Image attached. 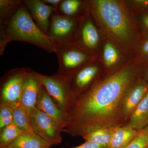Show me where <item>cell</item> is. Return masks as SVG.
I'll list each match as a JSON object with an SVG mask.
<instances>
[{"mask_svg": "<svg viewBox=\"0 0 148 148\" xmlns=\"http://www.w3.org/2000/svg\"><path fill=\"white\" fill-rule=\"evenodd\" d=\"M136 75L135 69L126 67L93 85L69 108L61 130L83 138L99 130L122 126V98Z\"/></svg>", "mask_w": 148, "mask_h": 148, "instance_id": "1", "label": "cell"}, {"mask_svg": "<svg viewBox=\"0 0 148 148\" xmlns=\"http://www.w3.org/2000/svg\"><path fill=\"white\" fill-rule=\"evenodd\" d=\"M14 41L29 43L49 53L55 52V46L37 26L23 1L12 17L0 25L1 56Z\"/></svg>", "mask_w": 148, "mask_h": 148, "instance_id": "2", "label": "cell"}, {"mask_svg": "<svg viewBox=\"0 0 148 148\" xmlns=\"http://www.w3.org/2000/svg\"><path fill=\"white\" fill-rule=\"evenodd\" d=\"M88 8L99 23L115 40L129 45L134 38V27L123 4L114 0L86 1Z\"/></svg>", "mask_w": 148, "mask_h": 148, "instance_id": "3", "label": "cell"}, {"mask_svg": "<svg viewBox=\"0 0 148 148\" xmlns=\"http://www.w3.org/2000/svg\"><path fill=\"white\" fill-rule=\"evenodd\" d=\"M58 61L56 75L67 77L88 63L89 56L76 42L56 46Z\"/></svg>", "mask_w": 148, "mask_h": 148, "instance_id": "4", "label": "cell"}, {"mask_svg": "<svg viewBox=\"0 0 148 148\" xmlns=\"http://www.w3.org/2000/svg\"><path fill=\"white\" fill-rule=\"evenodd\" d=\"M79 21L54 12L51 18L47 36L54 45L76 42Z\"/></svg>", "mask_w": 148, "mask_h": 148, "instance_id": "5", "label": "cell"}, {"mask_svg": "<svg viewBox=\"0 0 148 148\" xmlns=\"http://www.w3.org/2000/svg\"><path fill=\"white\" fill-rule=\"evenodd\" d=\"M38 75L43 85L51 97L56 101L65 116L70 106V101L73 99L74 95L67 77L56 75L51 76L38 73Z\"/></svg>", "mask_w": 148, "mask_h": 148, "instance_id": "6", "label": "cell"}, {"mask_svg": "<svg viewBox=\"0 0 148 148\" xmlns=\"http://www.w3.org/2000/svg\"><path fill=\"white\" fill-rule=\"evenodd\" d=\"M28 115L32 128L41 138L51 145L61 143V130L50 116L36 107Z\"/></svg>", "mask_w": 148, "mask_h": 148, "instance_id": "7", "label": "cell"}, {"mask_svg": "<svg viewBox=\"0 0 148 148\" xmlns=\"http://www.w3.org/2000/svg\"><path fill=\"white\" fill-rule=\"evenodd\" d=\"M27 69L18 68L8 72L4 77L1 96L4 103L8 105L21 106V95Z\"/></svg>", "mask_w": 148, "mask_h": 148, "instance_id": "8", "label": "cell"}, {"mask_svg": "<svg viewBox=\"0 0 148 148\" xmlns=\"http://www.w3.org/2000/svg\"><path fill=\"white\" fill-rule=\"evenodd\" d=\"M134 81L127 88L122 98L120 114L123 125L148 93V84L145 80Z\"/></svg>", "mask_w": 148, "mask_h": 148, "instance_id": "9", "label": "cell"}, {"mask_svg": "<svg viewBox=\"0 0 148 148\" xmlns=\"http://www.w3.org/2000/svg\"><path fill=\"white\" fill-rule=\"evenodd\" d=\"M42 85L38 73L27 68L20 104L28 114L36 107L38 94Z\"/></svg>", "mask_w": 148, "mask_h": 148, "instance_id": "10", "label": "cell"}, {"mask_svg": "<svg viewBox=\"0 0 148 148\" xmlns=\"http://www.w3.org/2000/svg\"><path fill=\"white\" fill-rule=\"evenodd\" d=\"M22 1L37 26L47 36L51 18L55 12V8L44 3L41 0H24Z\"/></svg>", "mask_w": 148, "mask_h": 148, "instance_id": "11", "label": "cell"}, {"mask_svg": "<svg viewBox=\"0 0 148 148\" xmlns=\"http://www.w3.org/2000/svg\"><path fill=\"white\" fill-rule=\"evenodd\" d=\"M87 15L80 22L76 43L79 46L82 45L84 50V49L92 52L98 45L99 36L94 23Z\"/></svg>", "mask_w": 148, "mask_h": 148, "instance_id": "12", "label": "cell"}, {"mask_svg": "<svg viewBox=\"0 0 148 148\" xmlns=\"http://www.w3.org/2000/svg\"><path fill=\"white\" fill-rule=\"evenodd\" d=\"M36 107L50 116L61 130L65 121V115L52 101L42 84L38 94Z\"/></svg>", "mask_w": 148, "mask_h": 148, "instance_id": "13", "label": "cell"}, {"mask_svg": "<svg viewBox=\"0 0 148 148\" xmlns=\"http://www.w3.org/2000/svg\"><path fill=\"white\" fill-rule=\"evenodd\" d=\"M98 70V66L92 64H86L67 77L72 91L74 88L81 90L87 87L96 76Z\"/></svg>", "mask_w": 148, "mask_h": 148, "instance_id": "14", "label": "cell"}, {"mask_svg": "<svg viewBox=\"0 0 148 148\" xmlns=\"http://www.w3.org/2000/svg\"><path fill=\"white\" fill-rule=\"evenodd\" d=\"M88 11L86 2L80 0H62L55 9L56 12L61 16L79 22L87 15Z\"/></svg>", "mask_w": 148, "mask_h": 148, "instance_id": "15", "label": "cell"}, {"mask_svg": "<svg viewBox=\"0 0 148 148\" xmlns=\"http://www.w3.org/2000/svg\"><path fill=\"white\" fill-rule=\"evenodd\" d=\"M148 126V93L138 105L123 126L139 132Z\"/></svg>", "mask_w": 148, "mask_h": 148, "instance_id": "16", "label": "cell"}, {"mask_svg": "<svg viewBox=\"0 0 148 148\" xmlns=\"http://www.w3.org/2000/svg\"><path fill=\"white\" fill-rule=\"evenodd\" d=\"M8 105L9 106L12 111L14 123L24 134L45 140L34 131L30 123L28 114L21 106Z\"/></svg>", "mask_w": 148, "mask_h": 148, "instance_id": "17", "label": "cell"}, {"mask_svg": "<svg viewBox=\"0 0 148 148\" xmlns=\"http://www.w3.org/2000/svg\"><path fill=\"white\" fill-rule=\"evenodd\" d=\"M138 133L134 130L123 126L117 127L114 132L108 148H125Z\"/></svg>", "mask_w": 148, "mask_h": 148, "instance_id": "18", "label": "cell"}, {"mask_svg": "<svg viewBox=\"0 0 148 148\" xmlns=\"http://www.w3.org/2000/svg\"><path fill=\"white\" fill-rule=\"evenodd\" d=\"M51 146L45 140L24 134L6 147L13 148H49Z\"/></svg>", "mask_w": 148, "mask_h": 148, "instance_id": "19", "label": "cell"}, {"mask_svg": "<svg viewBox=\"0 0 148 148\" xmlns=\"http://www.w3.org/2000/svg\"><path fill=\"white\" fill-rule=\"evenodd\" d=\"M117 127L93 131L85 135L83 138L86 141L94 142L101 145L108 147Z\"/></svg>", "mask_w": 148, "mask_h": 148, "instance_id": "20", "label": "cell"}, {"mask_svg": "<svg viewBox=\"0 0 148 148\" xmlns=\"http://www.w3.org/2000/svg\"><path fill=\"white\" fill-rule=\"evenodd\" d=\"M22 3V1L20 0H0V24H5Z\"/></svg>", "mask_w": 148, "mask_h": 148, "instance_id": "21", "label": "cell"}, {"mask_svg": "<svg viewBox=\"0 0 148 148\" xmlns=\"http://www.w3.org/2000/svg\"><path fill=\"white\" fill-rule=\"evenodd\" d=\"M24 134L13 122L6 126L3 129L1 133V148L7 147L14 140Z\"/></svg>", "mask_w": 148, "mask_h": 148, "instance_id": "22", "label": "cell"}, {"mask_svg": "<svg viewBox=\"0 0 148 148\" xmlns=\"http://www.w3.org/2000/svg\"><path fill=\"white\" fill-rule=\"evenodd\" d=\"M119 55L116 49L112 45L107 43L104 46L103 58L107 67H110L116 64Z\"/></svg>", "mask_w": 148, "mask_h": 148, "instance_id": "23", "label": "cell"}, {"mask_svg": "<svg viewBox=\"0 0 148 148\" xmlns=\"http://www.w3.org/2000/svg\"><path fill=\"white\" fill-rule=\"evenodd\" d=\"M148 145V126L138 132L135 138L125 148H145Z\"/></svg>", "mask_w": 148, "mask_h": 148, "instance_id": "24", "label": "cell"}, {"mask_svg": "<svg viewBox=\"0 0 148 148\" xmlns=\"http://www.w3.org/2000/svg\"><path fill=\"white\" fill-rule=\"evenodd\" d=\"M13 122V115L10 107L4 103L1 106L0 128L1 130Z\"/></svg>", "mask_w": 148, "mask_h": 148, "instance_id": "25", "label": "cell"}, {"mask_svg": "<svg viewBox=\"0 0 148 148\" xmlns=\"http://www.w3.org/2000/svg\"><path fill=\"white\" fill-rule=\"evenodd\" d=\"M69 148H108L106 146L101 145L94 142L86 141L81 145Z\"/></svg>", "mask_w": 148, "mask_h": 148, "instance_id": "26", "label": "cell"}, {"mask_svg": "<svg viewBox=\"0 0 148 148\" xmlns=\"http://www.w3.org/2000/svg\"><path fill=\"white\" fill-rule=\"evenodd\" d=\"M140 21L144 31L148 36V10L143 14Z\"/></svg>", "mask_w": 148, "mask_h": 148, "instance_id": "27", "label": "cell"}, {"mask_svg": "<svg viewBox=\"0 0 148 148\" xmlns=\"http://www.w3.org/2000/svg\"><path fill=\"white\" fill-rule=\"evenodd\" d=\"M140 53L144 58H148V38L141 45Z\"/></svg>", "mask_w": 148, "mask_h": 148, "instance_id": "28", "label": "cell"}, {"mask_svg": "<svg viewBox=\"0 0 148 148\" xmlns=\"http://www.w3.org/2000/svg\"><path fill=\"white\" fill-rule=\"evenodd\" d=\"M41 1L46 4L51 6L56 9L62 0H41Z\"/></svg>", "mask_w": 148, "mask_h": 148, "instance_id": "29", "label": "cell"}, {"mask_svg": "<svg viewBox=\"0 0 148 148\" xmlns=\"http://www.w3.org/2000/svg\"><path fill=\"white\" fill-rule=\"evenodd\" d=\"M146 82H147L148 84V68L146 71L145 73V80Z\"/></svg>", "mask_w": 148, "mask_h": 148, "instance_id": "30", "label": "cell"}, {"mask_svg": "<svg viewBox=\"0 0 148 148\" xmlns=\"http://www.w3.org/2000/svg\"><path fill=\"white\" fill-rule=\"evenodd\" d=\"M1 148H10V147H3Z\"/></svg>", "mask_w": 148, "mask_h": 148, "instance_id": "31", "label": "cell"}, {"mask_svg": "<svg viewBox=\"0 0 148 148\" xmlns=\"http://www.w3.org/2000/svg\"><path fill=\"white\" fill-rule=\"evenodd\" d=\"M145 148H148V145Z\"/></svg>", "mask_w": 148, "mask_h": 148, "instance_id": "32", "label": "cell"}]
</instances>
